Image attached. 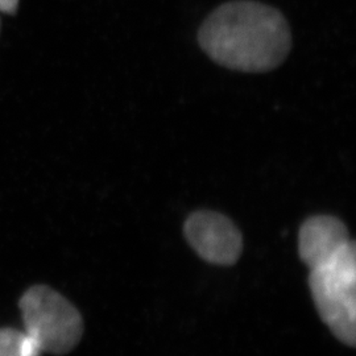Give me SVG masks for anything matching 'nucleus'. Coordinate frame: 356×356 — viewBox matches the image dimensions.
<instances>
[{"label": "nucleus", "instance_id": "nucleus-1", "mask_svg": "<svg viewBox=\"0 0 356 356\" xmlns=\"http://www.w3.org/2000/svg\"><path fill=\"white\" fill-rule=\"evenodd\" d=\"M198 42L223 67L267 73L288 57L292 33L279 10L259 1L235 0L209 15L200 28Z\"/></svg>", "mask_w": 356, "mask_h": 356}, {"label": "nucleus", "instance_id": "nucleus-5", "mask_svg": "<svg viewBox=\"0 0 356 356\" xmlns=\"http://www.w3.org/2000/svg\"><path fill=\"white\" fill-rule=\"evenodd\" d=\"M351 242L343 222L332 216L307 218L298 231V254L309 269L317 267Z\"/></svg>", "mask_w": 356, "mask_h": 356}, {"label": "nucleus", "instance_id": "nucleus-6", "mask_svg": "<svg viewBox=\"0 0 356 356\" xmlns=\"http://www.w3.org/2000/svg\"><path fill=\"white\" fill-rule=\"evenodd\" d=\"M41 350L26 332L1 329L0 330V356H40Z\"/></svg>", "mask_w": 356, "mask_h": 356}, {"label": "nucleus", "instance_id": "nucleus-7", "mask_svg": "<svg viewBox=\"0 0 356 356\" xmlns=\"http://www.w3.org/2000/svg\"><path fill=\"white\" fill-rule=\"evenodd\" d=\"M19 6V0H0V13H15Z\"/></svg>", "mask_w": 356, "mask_h": 356}, {"label": "nucleus", "instance_id": "nucleus-3", "mask_svg": "<svg viewBox=\"0 0 356 356\" xmlns=\"http://www.w3.org/2000/svg\"><path fill=\"white\" fill-rule=\"evenodd\" d=\"M26 334L41 353L66 355L79 343L83 321L76 306L45 285L26 291L20 300Z\"/></svg>", "mask_w": 356, "mask_h": 356}, {"label": "nucleus", "instance_id": "nucleus-4", "mask_svg": "<svg viewBox=\"0 0 356 356\" xmlns=\"http://www.w3.org/2000/svg\"><path fill=\"white\" fill-rule=\"evenodd\" d=\"M185 239L201 259L210 264L234 266L243 251V236L236 225L211 210L195 211L184 225Z\"/></svg>", "mask_w": 356, "mask_h": 356}, {"label": "nucleus", "instance_id": "nucleus-2", "mask_svg": "<svg viewBox=\"0 0 356 356\" xmlns=\"http://www.w3.org/2000/svg\"><path fill=\"white\" fill-rule=\"evenodd\" d=\"M307 282L323 323L341 343L355 347V242L347 243L330 259L312 268Z\"/></svg>", "mask_w": 356, "mask_h": 356}]
</instances>
